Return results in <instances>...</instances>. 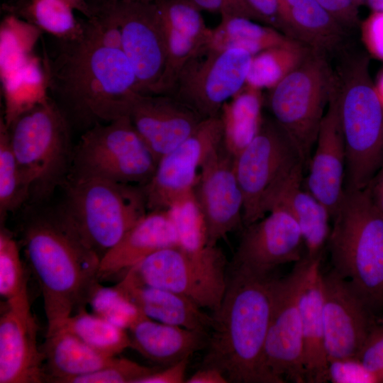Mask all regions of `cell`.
I'll use <instances>...</instances> for the list:
<instances>
[{
    "label": "cell",
    "instance_id": "obj_8",
    "mask_svg": "<svg viewBox=\"0 0 383 383\" xmlns=\"http://www.w3.org/2000/svg\"><path fill=\"white\" fill-rule=\"evenodd\" d=\"M335 76L326 55L311 50L306 60L269 90L272 118L292 141L305 166L314 148Z\"/></svg>",
    "mask_w": 383,
    "mask_h": 383
},
{
    "label": "cell",
    "instance_id": "obj_38",
    "mask_svg": "<svg viewBox=\"0 0 383 383\" xmlns=\"http://www.w3.org/2000/svg\"><path fill=\"white\" fill-rule=\"evenodd\" d=\"M89 304L94 313L126 330L144 315L116 286L104 287L99 282Z\"/></svg>",
    "mask_w": 383,
    "mask_h": 383
},
{
    "label": "cell",
    "instance_id": "obj_39",
    "mask_svg": "<svg viewBox=\"0 0 383 383\" xmlns=\"http://www.w3.org/2000/svg\"><path fill=\"white\" fill-rule=\"evenodd\" d=\"M163 23L194 39L208 43L211 29L208 28L199 11L187 0H156Z\"/></svg>",
    "mask_w": 383,
    "mask_h": 383
},
{
    "label": "cell",
    "instance_id": "obj_11",
    "mask_svg": "<svg viewBox=\"0 0 383 383\" xmlns=\"http://www.w3.org/2000/svg\"><path fill=\"white\" fill-rule=\"evenodd\" d=\"M300 162L303 163L298 151L282 129L272 118H264L256 136L235 157L243 196L244 227L267 214L273 189Z\"/></svg>",
    "mask_w": 383,
    "mask_h": 383
},
{
    "label": "cell",
    "instance_id": "obj_30",
    "mask_svg": "<svg viewBox=\"0 0 383 383\" xmlns=\"http://www.w3.org/2000/svg\"><path fill=\"white\" fill-rule=\"evenodd\" d=\"M1 83L4 101V114L1 118L7 127L50 96L43 60L36 55Z\"/></svg>",
    "mask_w": 383,
    "mask_h": 383
},
{
    "label": "cell",
    "instance_id": "obj_24",
    "mask_svg": "<svg viewBox=\"0 0 383 383\" xmlns=\"http://www.w3.org/2000/svg\"><path fill=\"white\" fill-rule=\"evenodd\" d=\"M299 292L301 320L303 358L309 383L328 382V360L323 316L321 258L308 257Z\"/></svg>",
    "mask_w": 383,
    "mask_h": 383
},
{
    "label": "cell",
    "instance_id": "obj_33",
    "mask_svg": "<svg viewBox=\"0 0 383 383\" xmlns=\"http://www.w3.org/2000/svg\"><path fill=\"white\" fill-rule=\"evenodd\" d=\"M311 50L292 38L284 44L260 52L252 56L245 85L260 90L271 89L297 68Z\"/></svg>",
    "mask_w": 383,
    "mask_h": 383
},
{
    "label": "cell",
    "instance_id": "obj_14",
    "mask_svg": "<svg viewBox=\"0 0 383 383\" xmlns=\"http://www.w3.org/2000/svg\"><path fill=\"white\" fill-rule=\"evenodd\" d=\"M304 257L291 272L272 279V302L265 355L270 372L282 383L306 382L299 292L306 266Z\"/></svg>",
    "mask_w": 383,
    "mask_h": 383
},
{
    "label": "cell",
    "instance_id": "obj_26",
    "mask_svg": "<svg viewBox=\"0 0 383 383\" xmlns=\"http://www.w3.org/2000/svg\"><path fill=\"white\" fill-rule=\"evenodd\" d=\"M130 347L145 358L165 367L203 348L206 332L163 323L145 315L128 328Z\"/></svg>",
    "mask_w": 383,
    "mask_h": 383
},
{
    "label": "cell",
    "instance_id": "obj_55",
    "mask_svg": "<svg viewBox=\"0 0 383 383\" xmlns=\"http://www.w3.org/2000/svg\"><path fill=\"white\" fill-rule=\"evenodd\" d=\"M357 6L366 3L367 0H353Z\"/></svg>",
    "mask_w": 383,
    "mask_h": 383
},
{
    "label": "cell",
    "instance_id": "obj_16",
    "mask_svg": "<svg viewBox=\"0 0 383 383\" xmlns=\"http://www.w3.org/2000/svg\"><path fill=\"white\" fill-rule=\"evenodd\" d=\"M208 246L244 227L243 196L235 170V157L223 141L207 156L194 189Z\"/></svg>",
    "mask_w": 383,
    "mask_h": 383
},
{
    "label": "cell",
    "instance_id": "obj_50",
    "mask_svg": "<svg viewBox=\"0 0 383 383\" xmlns=\"http://www.w3.org/2000/svg\"><path fill=\"white\" fill-rule=\"evenodd\" d=\"M367 187L373 204L383 214V165Z\"/></svg>",
    "mask_w": 383,
    "mask_h": 383
},
{
    "label": "cell",
    "instance_id": "obj_1",
    "mask_svg": "<svg viewBox=\"0 0 383 383\" xmlns=\"http://www.w3.org/2000/svg\"><path fill=\"white\" fill-rule=\"evenodd\" d=\"M62 43L55 59L45 54L43 62L49 92L70 122L89 129L129 115L139 92L123 51L103 45L84 26L79 38Z\"/></svg>",
    "mask_w": 383,
    "mask_h": 383
},
{
    "label": "cell",
    "instance_id": "obj_5",
    "mask_svg": "<svg viewBox=\"0 0 383 383\" xmlns=\"http://www.w3.org/2000/svg\"><path fill=\"white\" fill-rule=\"evenodd\" d=\"M56 211L100 259L148 213L143 186L68 175Z\"/></svg>",
    "mask_w": 383,
    "mask_h": 383
},
{
    "label": "cell",
    "instance_id": "obj_54",
    "mask_svg": "<svg viewBox=\"0 0 383 383\" xmlns=\"http://www.w3.org/2000/svg\"><path fill=\"white\" fill-rule=\"evenodd\" d=\"M375 88L377 94L383 104V71L381 72L380 75L378 77L377 84H375Z\"/></svg>",
    "mask_w": 383,
    "mask_h": 383
},
{
    "label": "cell",
    "instance_id": "obj_32",
    "mask_svg": "<svg viewBox=\"0 0 383 383\" xmlns=\"http://www.w3.org/2000/svg\"><path fill=\"white\" fill-rule=\"evenodd\" d=\"M6 9L62 41L76 40L84 32V22L76 19L67 0H21Z\"/></svg>",
    "mask_w": 383,
    "mask_h": 383
},
{
    "label": "cell",
    "instance_id": "obj_13",
    "mask_svg": "<svg viewBox=\"0 0 383 383\" xmlns=\"http://www.w3.org/2000/svg\"><path fill=\"white\" fill-rule=\"evenodd\" d=\"M223 138L219 115L206 118L186 140L162 156L154 174L143 186L148 211L170 210L194 199L201 166Z\"/></svg>",
    "mask_w": 383,
    "mask_h": 383
},
{
    "label": "cell",
    "instance_id": "obj_34",
    "mask_svg": "<svg viewBox=\"0 0 383 383\" xmlns=\"http://www.w3.org/2000/svg\"><path fill=\"white\" fill-rule=\"evenodd\" d=\"M43 32L35 26L8 14L0 24V79L9 77L35 55L34 48Z\"/></svg>",
    "mask_w": 383,
    "mask_h": 383
},
{
    "label": "cell",
    "instance_id": "obj_48",
    "mask_svg": "<svg viewBox=\"0 0 383 383\" xmlns=\"http://www.w3.org/2000/svg\"><path fill=\"white\" fill-rule=\"evenodd\" d=\"M187 383H228L229 382L225 374L218 369L203 366L193 375L186 379Z\"/></svg>",
    "mask_w": 383,
    "mask_h": 383
},
{
    "label": "cell",
    "instance_id": "obj_49",
    "mask_svg": "<svg viewBox=\"0 0 383 383\" xmlns=\"http://www.w3.org/2000/svg\"><path fill=\"white\" fill-rule=\"evenodd\" d=\"M199 11L223 14H232V10L228 0H187Z\"/></svg>",
    "mask_w": 383,
    "mask_h": 383
},
{
    "label": "cell",
    "instance_id": "obj_29",
    "mask_svg": "<svg viewBox=\"0 0 383 383\" xmlns=\"http://www.w3.org/2000/svg\"><path fill=\"white\" fill-rule=\"evenodd\" d=\"M262 90L245 85L222 106L221 118L226 149L234 156L244 149L259 132L262 114Z\"/></svg>",
    "mask_w": 383,
    "mask_h": 383
},
{
    "label": "cell",
    "instance_id": "obj_19",
    "mask_svg": "<svg viewBox=\"0 0 383 383\" xmlns=\"http://www.w3.org/2000/svg\"><path fill=\"white\" fill-rule=\"evenodd\" d=\"M314 146L308 163L306 189L326 207L332 218L343 198L345 173V148L336 77Z\"/></svg>",
    "mask_w": 383,
    "mask_h": 383
},
{
    "label": "cell",
    "instance_id": "obj_35",
    "mask_svg": "<svg viewBox=\"0 0 383 383\" xmlns=\"http://www.w3.org/2000/svg\"><path fill=\"white\" fill-rule=\"evenodd\" d=\"M60 328L72 333L87 345L106 356L116 357L130 347L129 335L126 329L94 313H88L85 307L71 315Z\"/></svg>",
    "mask_w": 383,
    "mask_h": 383
},
{
    "label": "cell",
    "instance_id": "obj_12",
    "mask_svg": "<svg viewBox=\"0 0 383 383\" xmlns=\"http://www.w3.org/2000/svg\"><path fill=\"white\" fill-rule=\"evenodd\" d=\"M252 56L241 48L206 45L187 62L169 94L204 118L217 116L245 86Z\"/></svg>",
    "mask_w": 383,
    "mask_h": 383
},
{
    "label": "cell",
    "instance_id": "obj_9",
    "mask_svg": "<svg viewBox=\"0 0 383 383\" xmlns=\"http://www.w3.org/2000/svg\"><path fill=\"white\" fill-rule=\"evenodd\" d=\"M157 161L129 115L87 129L74 147L68 175L95 177L143 186Z\"/></svg>",
    "mask_w": 383,
    "mask_h": 383
},
{
    "label": "cell",
    "instance_id": "obj_18",
    "mask_svg": "<svg viewBox=\"0 0 383 383\" xmlns=\"http://www.w3.org/2000/svg\"><path fill=\"white\" fill-rule=\"evenodd\" d=\"M323 316L328 360L357 358L373 326L374 314L334 270L322 274Z\"/></svg>",
    "mask_w": 383,
    "mask_h": 383
},
{
    "label": "cell",
    "instance_id": "obj_36",
    "mask_svg": "<svg viewBox=\"0 0 383 383\" xmlns=\"http://www.w3.org/2000/svg\"><path fill=\"white\" fill-rule=\"evenodd\" d=\"M0 294L10 306H30L28 276L13 235L4 228L0 232Z\"/></svg>",
    "mask_w": 383,
    "mask_h": 383
},
{
    "label": "cell",
    "instance_id": "obj_40",
    "mask_svg": "<svg viewBox=\"0 0 383 383\" xmlns=\"http://www.w3.org/2000/svg\"><path fill=\"white\" fill-rule=\"evenodd\" d=\"M179 238V246L195 251L206 246V231L200 212L194 199L170 209Z\"/></svg>",
    "mask_w": 383,
    "mask_h": 383
},
{
    "label": "cell",
    "instance_id": "obj_47",
    "mask_svg": "<svg viewBox=\"0 0 383 383\" xmlns=\"http://www.w3.org/2000/svg\"><path fill=\"white\" fill-rule=\"evenodd\" d=\"M189 358L159 369L154 373L145 377L138 383H182L185 382V373Z\"/></svg>",
    "mask_w": 383,
    "mask_h": 383
},
{
    "label": "cell",
    "instance_id": "obj_17",
    "mask_svg": "<svg viewBox=\"0 0 383 383\" xmlns=\"http://www.w3.org/2000/svg\"><path fill=\"white\" fill-rule=\"evenodd\" d=\"M304 249L303 235L293 217L283 209H273L244 227L229 267L270 276L278 266L299 261Z\"/></svg>",
    "mask_w": 383,
    "mask_h": 383
},
{
    "label": "cell",
    "instance_id": "obj_56",
    "mask_svg": "<svg viewBox=\"0 0 383 383\" xmlns=\"http://www.w3.org/2000/svg\"><path fill=\"white\" fill-rule=\"evenodd\" d=\"M128 1L154 2L156 0H124Z\"/></svg>",
    "mask_w": 383,
    "mask_h": 383
},
{
    "label": "cell",
    "instance_id": "obj_46",
    "mask_svg": "<svg viewBox=\"0 0 383 383\" xmlns=\"http://www.w3.org/2000/svg\"><path fill=\"white\" fill-rule=\"evenodd\" d=\"M245 1L260 17L262 23L283 33V25L277 0Z\"/></svg>",
    "mask_w": 383,
    "mask_h": 383
},
{
    "label": "cell",
    "instance_id": "obj_53",
    "mask_svg": "<svg viewBox=\"0 0 383 383\" xmlns=\"http://www.w3.org/2000/svg\"><path fill=\"white\" fill-rule=\"evenodd\" d=\"M366 3L374 12L383 11V0H367Z\"/></svg>",
    "mask_w": 383,
    "mask_h": 383
},
{
    "label": "cell",
    "instance_id": "obj_4",
    "mask_svg": "<svg viewBox=\"0 0 383 383\" xmlns=\"http://www.w3.org/2000/svg\"><path fill=\"white\" fill-rule=\"evenodd\" d=\"M327 241L333 270L374 315L383 309V214L367 187L344 189Z\"/></svg>",
    "mask_w": 383,
    "mask_h": 383
},
{
    "label": "cell",
    "instance_id": "obj_37",
    "mask_svg": "<svg viewBox=\"0 0 383 383\" xmlns=\"http://www.w3.org/2000/svg\"><path fill=\"white\" fill-rule=\"evenodd\" d=\"M29 201V192L13 152L9 130L0 121V219Z\"/></svg>",
    "mask_w": 383,
    "mask_h": 383
},
{
    "label": "cell",
    "instance_id": "obj_52",
    "mask_svg": "<svg viewBox=\"0 0 383 383\" xmlns=\"http://www.w3.org/2000/svg\"><path fill=\"white\" fill-rule=\"evenodd\" d=\"M75 10L82 13L87 19L94 15V7L86 0H67Z\"/></svg>",
    "mask_w": 383,
    "mask_h": 383
},
{
    "label": "cell",
    "instance_id": "obj_20",
    "mask_svg": "<svg viewBox=\"0 0 383 383\" xmlns=\"http://www.w3.org/2000/svg\"><path fill=\"white\" fill-rule=\"evenodd\" d=\"M131 120L157 162L186 140L204 119L170 94H138Z\"/></svg>",
    "mask_w": 383,
    "mask_h": 383
},
{
    "label": "cell",
    "instance_id": "obj_41",
    "mask_svg": "<svg viewBox=\"0 0 383 383\" xmlns=\"http://www.w3.org/2000/svg\"><path fill=\"white\" fill-rule=\"evenodd\" d=\"M159 369V367H146L126 358L116 357L109 365L72 378L67 383H138L140 379Z\"/></svg>",
    "mask_w": 383,
    "mask_h": 383
},
{
    "label": "cell",
    "instance_id": "obj_45",
    "mask_svg": "<svg viewBox=\"0 0 383 383\" xmlns=\"http://www.w3.org/2000/svg\"><path fill=\"white\" fill-rule=\"evenodd\" d=\"M334 16L345 28L358 23V6L353 0H316Z\"/></svg>",
    "mask_w": 383,
    "mask_h": 383
},
{
    "label": "cell",
    "instance_id": "obj_51",
    "mask_svg": "<svg viewBox=\"0 0 383 383\" xmlns=\"http://www.w3.org/2000/svg\"><path fill=\"white\" fill-rule=\"evenodd\" d=\"M232 14L250 18L253 21H261L257 13L249 6L245 0H228Z\"/></svg>",
    "mask_w": 383,
    "mask_h": 383
},
{
    "label": "cell",
    "instance_id": "obj_27",
    "mask_svg": "<svg viewBox=\"0 0 383 383\" xmlns=\"http://www.w3.org/2000/svg\"><path fill=\"white\" fill-rule=\"evenodd\" d=\"M283 25L285 35L326 55L346 37L347 28L316 0H285Z\"/></svg>",
    "mask_w": 383,
    "mask_h": 383
},
{
    "label": "cell",
    "instance_id": "obj_44",
    "mask_svg": "<svg viewBox=\"0 0 383 383\" xmlns=\"http://www.w3.org/2000/svg\"><path fill=\"white\" fill-rule=\"evenodd\" d=\"M362 37L370 52L383 60V11L373 12L363 22Z\"/></svg>",
    "mask_w": 383,
    "mask_h": 383
},
{
    "label": "cell",
    "instance_id": "obj_28",
    "mask_svg": "<svg viewBox=\"0 0 383 383\" xmlns=\"http://www.w3.org/2000/svg\"><path fill=\"white\" fill-rule=\"evenodd\" d=\"M47 382L67 383L96 371L116 357L104 355L63 328L46 333L43 347Z\"/></svg>",
    "mask_w": 383,
    "mask_h": 383
},
{
    "label": "cell",
    "instance_id": "obj_22",
    "mask_svg": "<svg viewBox=\"0 0 383 383\" xmlns=\"http://www.w3.org/2000/svg\"><path fill=\"white\" fill-rule=\"evenodd\" d=\"M300 162L279 181L271 193L266 206L288 212L301 231L306 254L311 259H322L331 231V215L326 207L302 185L303 168Z\"/></svg>",
    "mask_w": 383,
    "mask_h": 383
},
{
    "label": "cell",
    "instance_id": "obj_7",
    "mask_svg": "<svg viewBox=\"0 0 383 383\" xmlns=\"http://www.w3.org/2000/svg\"><path fill=\"white\" fill-rule=\"evenodd\" d=\"M7 128L29 201L41 202L63 184L70 173L74 151L70 122L50 96Z\"/></svg>",
    "mask_w": 383,
    "mask_h": 383
},
{
    "label": "cell",
    "instance_id": "obj_3",
    "mask_svg": "<svg viewBox=\"0 0 383 383\" xmlns=\"http://www.w3.org/2000/svg\"><path fill=\"white\" fill-rule=\"evenodd\" d=\"M20 233L27 262L41 290L50 333L89 304L99 282L101 259L56 211L29 217Z\"/></svg>",
    "mask_w": 383,
    "mask_h": 383
},
{
    "label": "cell",
    "instance_id": "obj_2",
    "mask_svg": "<svg viewBox=\"0 0 383 383\" xmlns=\"http://www.w3.org/2000/svg\"><path fill=\"white\" fill-rule=\"evenodd\" d=\"M228 271L223 298L213 312L203 366L220 370L229 382L282 383L269 370L265 355L274 277Z\"/></svg>",
    "mask_w": 383,
    "mask_h": 383
},
{
    "label": "cell",
    "instance_id": "obj_10",
    "mask_svg": "<svg viewBox=\"0 0 383 383\" xmlns=\"http://www.w3.org/2000/svg\"><path fill=\"white\" fill-rule=\"evenodd\" d=\"M228 268L216 245L195 251L175 245L155 252L127 271L144 284L183 295L214 312L227 287Z\"/></svg>",
    "mask_w": 383,
    "mask_h": 383
},
{
    "label": "cell",
    "instance_id": "obj_6",
    "mask_svg": "<svg viewBox=\"0 0 383 383\" xmlns=\"http://www.w3.org/2000/svg\"><path fill=\"white\" fill-rule=\"evenodd\" d=\"M338 79L346 189H362L383 165V104L365 55L349 58Z\"/></svg>",
    "mask_w": 383,
    "mask_h": 383
},
{
    "label": "cell",
    "instance_id": "obj_21",
    "mask_svg": "<svg viewBox=\"0 0 383 383\" xmlns=\"http://www.w3.org/2000/svg\"><path fill=\"white\" fill-rule=\"evenodd\" d=\"M0 318V383L47 382L38 323L29 306L4 303Z\"/></svg>",
    "mask_w": 383,
    "mask_h": 383
},
{
    "label": "cell",
    "instance_id": "obj_57",
    "mask_svg": "<svg viewBox=\"0 0 383 383\" xmlns=\"http://www.w3.org/2000/svg\"><path fill=\"white\" fill-rule=\"evenodd\" d=\"M102 1H104V0H102Z\"/></svg>",
    "mask_w": 383,
    "mask_h": 383
},
{
    "label": "cell",
    "instance_id": "obj_43",
    "mask_svg": "<svg viewBox=\"0 0 383 383\" xmlns=\"http://www.w3.org/2000/svg\"><path fill=\"white\" fill-rule=\"evenodd\" d=\"M357 359L383 382V326H373Z\"/></svg>",
    "mask_w": 383,
    "mask_h": 383
},
{
    "label": "cell",
    "instance_id": "obj_42",
    "mask_svg": "<svg viewBox=\"0 0 383 383\" xmlns=\"http://www.w3.org/2000/svg\"><path fill=\"white\" fill-rule=\"evenodd\" d=\"M328 382L333 383H379L380 379L370 372L357 358L328 361Z\"/></svg>",
    "mask_w": 383,
    "mask_h": 383
},
{
    "label": "cell",
    "instance_id": "obj_31",
    "mask_svg": "<svg viewBox=\"0 0 383 383\" xmlns=\"http://www.w3.org/2000/svg\"><path fill=\"white\" fill-rule=\"evenodd\" d=\"M221 16V21L211 29L206 45L212 49L241 48L255 55L284 44L292 38L272 26L258 24L245 17L229 14Z\"/></svg>",
    "mask_w": 383,
    "mask_h": 383
},
{
    "label": "cell",
    "instance_id": "obj_25",
    "mask_svg": "<svg viewBox=\"0 0 383 383\" xmlns=\"http://www.w3.org/2000/svg\"><path fill=\"white\" fill-rule=\"evenodd\" d=\"M116 287L149 318L204 332L211 328L213 316L201 311L194 301L174 292L144 284L129 271Z\"/></svg>",
    "mask_w": 383,
    "mask_h": 383
},
{
    "label": "cell",
    "instance_id": "obj_23",
    "mask_svg": "<svg viewBox=\"0 0 383 383\" xmlns=\"http://www.w3.org/2000/svg\"><path fill=\"white\" fill-rule=\"evenodd\" d=\"M179 245L170 210L150 211L100 260L99 280L116 275L165 248Z\"/></svg>",
    "mask_w": 383,
    "mask_h": 383
},
{
    "label": "cell",
    "instance_id": "obj_15",
    "mask_svg": "<svg viewBox=\"0 0 383 383\" xmlns=\"http://www.w3.org/2000/svg\"><path fill=\"white\" fill-rule=\"evenodd\" d=\"M122 35V50L140 94H158L167 60L164 23L155 1L109 0Z\"/></svg>",
    "mask_w": 383,
    "mask_h": 383
}]
</instances>
